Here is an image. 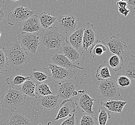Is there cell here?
I'll return each instance as SVG.
<instances>
[{
    "instance_id": "6da1fadb",
    "label": "cell",
    "mask_w": 135,
    "mask_h": 125,
    "mask_svg": "<svg viewBox=\"0 0 135 125\" xmlns=\"http://www.w3.org/2000/svg\"><path fill=\"white\" fill-rule=\"evenodd\" d=\"M6 54L9 69L13 70L24 68L30 60L27 52L22 48L17 41L11 42L6 50Z\"/></svg>"
},
{
    "instance_id": "7a4b0ae2",
    "label": "cell",
    "mask_w": 135,
    "mask_h": 125,
    "mask_svg": "<svg viewBox=\"0 0 135 125\" xmlns=\"http://www.w3.org/2000/svg\"><path fill=\"white\" fill-rule=\"evenodd\" d=\"M66 37L60 32L57 27L43 29L40 34V44L47 50H58L66 43Z\"/></svg>"
},
{
    "instance_id": "3957f363",
    "label": "cell",
    "mask_w": 135,
    "mask_h": 125,
    "mask_svg": "<svg viewBox=\"0 0 135 125\" xmlns=\"http://www.w3.org/2000/svg\"><path fill=\"white\" fill-rule=\"evenodd\" d=\"M27 96L19 90L9 87L8 90L2 97L1 104L3 108L13 112L23 106L26 103Z\"/></svg>"
},
{
    "instance_id": "277c9868",
    "label": "cell",
    "mask_w": 135,
    "mask_h": 125,
    "mask_svg": "<svg viewBox=\"0 0 135 125\" xmlns=\"http://www.w3.org/2000/svg\"><path fill=\"white\" fill-rule=\"evenodd\" d=\"M97 92L100 97L109 100L116 99L121 96L116 79L112 78L101 81L98 87Z\"/></svg>"
},
{
    "instance_id": "5b68a950",
    "label": "cell",
    "mask_w": 135,
    "mask_h": 125,
    "mask_svg": "<svg viewBox=\"0 0 135 125\" xmlns=\"http://www.w3.org/2000/svg\"><path fill=\"white\" fill-rule=\"evenodd\" d=\"M55 27L65 37H68L78 29V22L72 14H61L57 17Z\"/></svg>"
},
{
    "instance_id": "8992f818",
    "label": "cell",
    "mask_w": 135,
    "mask_h": 125,
    "mask_svg": "<svg viewBox=\"0 0 135 125\" xmlns=\"http://www.w3.org/2000/svg\"><path fill=\"white\" fill-rule=\"evenodd\" d=\"M17 41L26 51L35 55L40 44V34L21 33L17 36Z\"/></svg>"
},
{
    "instance_id": "52a82bcc",
    "label": "cell",
    "mask_w": 135,
    "mask_h": 125,
    "mask_svg": "<svg viewBox=\"0 0 135 125\" xmlns=\"http://www.w3.org/2000/svg\"><path fill=\"white\" fill-rule=\"evenodd\" d=\"M34 14L28 7L23 6L16 7L7 15V22L11 26H19Z\"/></svg>"
},
{
    "instance_id": "ba28073f",
    "label": "cell",
    "mask_w": 135,
    "mask_h": 125,
    "mask_svg": "<svg viewBox=\"0 0 135 125\" xmlns=\"http://www.w3.org/2000/svg\"><path fill=\"white\" fill-rule=\"evenodd\" d=\"M57 95L62 100L69 99L72 97L74 92L78 87V83L72 79H68L59 83H55Z\"/></svg>"
},
{
    "instance_id": "9c48e42d",
    "label": "cell",
    "mask_w": 135,
    "mask_h": 125,
    "mask_svg": "<svg viewBox=\"0 0 135 125\" xmlns=\"http://www.w3.org/2000/svg\"><path fill=\"white\" fill-rule=\"evenodd\" d=\"M48 65L50 76L55 83L71 79L75 74L72 70L62 68L54 64H49Z\"/></svg>"
},
{
    "instance_id": "30bf717a",
    "label": "cell",
    "mask_w": 135,
    "mask_h": 125,
    "mask_svg": "<svg viewBox=\"0 0 135 125\" xmlns=\"http://www.w3.org/2000/svg\"><path fill=\"white\" fill-rule=\"evenodd\" d=\"M37 105L40 110L51 111L57 109L59 104L58 95H51L38 97Z\"/></svg>"
},
{
    "instance_id": "8fae6325",
    "label": "cell",
    "mask_w": 135,
    "mask_h": 125,
    "mask_svg": "<svg viewBox=\"0 0 135 125\" xmlns=\"http://www.w3.org/2000/svg\"><path fill=\"white\" fill-rule=\"evenodd\" d=\"M42 30L38 16L34 14L27 18L20 27L21 33L40 34Z\"/></svg>"
},
{
    "instance_id": "7c38bea8",
    "label": "cell",
    "mask_w": 135,
    "mask_h": 125,
    "mask_svg": "<svg viewBox=\"0 0 135 125\" xmlns=\"http://www.w3.org/2000/svg\"><path fill=\"white\" fill-rule=\"evenodd\" d=\"M105 44L111 52L121 56H122L124 50L127 48V43L116 36H112L106 41Z\"/></svg>"
},
{
    "instance_id": "4fadbf2b",
    "label": "cell",
    "mask_w": 135,
    "mask_h": 125,
    "mask_svg": "<svg viewBox=\"0 0 135 125\" xmlns=\"http://www.w3.org/2000/svg\"><path fill=\"white\" fill-rule=\"evenodd\" d=\"M76 107V103L72 99H69L64 100L60 105L59 110L54 120H58L71 117L75 114Z\"/></svg>"
},
{
    "instance_id": "5bb4252c",
    "label": "cell",
    "mask_w": 135,
    "mask_h": 125,
    "mask_svg": "<svg viewBox=\"0 0 135 125\" xmlns=\"http://www.w3.org/2000/svg\"><path fill=\"white\" fill-rule=\"evenodd\" d=\"M96 41V34L93 25L87 23L83 28L82 48L87 52L89 48L92 46Z\"/></svg>"
},
{
    "instance_id": "9a60e30c",
    "label": "cell",
    "mask_w": 135,
    "mask_h": 125,
    "mask_svg": "<svg viewBox=\"0 0 135 125\" xmlns=\"http://www.w3.org/2000/svg\"><path fill=\"white\" fill-rule=\"evenodd\" d=\"M78 103H76L77 107L80 109L83 113H85L89 115H91L94 113L92 110L93 106L96 99L91 98L86 93H82L78 99Z\"/></svg>"
},
{
    "instance_id": "2e32d148",
    "label": "cell",
    "mask_w": 135,
    "mask_h": 125,
    "mask_svg": "<svg viewBox=\"0 0 135 125\" xmlns=\"http://www.w3.org/2000/svg\"><path fill=\"white\" fill-rule=\"evenodd\" d=\"M117 75H124L135 80V55H129L124 58L122 68Z\"/></svg>"
},
{
    "instance_id": "e0dca14e",
    "label": "cell",
    "mask_w": 135,
    "mask_h": 125,
    "mask_svg": "<svg viewBox=\"0 0 135 125\" xmlns=\"http://www.w3.org/2000/svg\"><path fill=\"white\" fill-rule=\"evenodd\" d=\"M51 57L54 64L62 67V68L71 70H72L73 69L83 70L84 69V68L83 67L76 65L64 55L60 53L52 54L51 55Z\"/></svg>"
},
{
    "instance_id": "ac0fdd59",
    "label": "cell",
    "mask_w": 135,
    "mask_h": 125,
    "mask_svg": "<svg viewBox=\"0 0 135 125\" xmlns=\"http://www.w3.org/2000/svg\"><path fill=\"white\" fill-rule=\"evenodd\" d=\"M30 79L35 82L37 85L45 83L49 79L50 72L48 69L44 68H40L37 67L31 71L29 75Z\"/></svg>"
},
{
    "instance_id": "d6986e66",
    "label": "cell",
    "mask_w": 135,
    "mask_h": 125,
    "mask_svg": "<svg viewBox=\"0 0 135 125\" xmlns=\"http://www.w3.org/2000/svg\"><path fill=\"white\" fill-rule=\"evenodd\" d=\"M126 104H127V102L108 100L100 102V106L107 109L110 113L121 114Z\"/></svg>"
},
{
    "instance_id": "ffe728a7",
    "label": "cell",
    "mask_w": 135,
    "mask_h": 125,
    "mask_svg": "<svg viewBox=\"0 0 135 125\" xmlns=\"http://www.w3.org/2000/svg\"><path fill=\"white\" fill-rule=\"evenodd\" d=\"M83 28H78L70 35L66 37L65 41L76 50L80 48L82 45Z\"/></svg>"
},
{
    "instance_id": "44dd1931",
    "label": "cell",
    "mask_w": 135,
    "mask_h": 125,
    "mask_svg": "<svg viewBox=\"0 0 135 125\" xmlns=\"http://www.w3.org/2000/svg\"><path fill=\"white\" fill-rule=\"evenodd\" d=\"M6 123L7 125H33L24 115L15 112L10 114Z\"/></svg>"
},
{
    "instance_id": "7402d4cb",
    "label": "cell",
    "mask_w": 135,
    "mask_h": 125,
    "mask_svg": "<svg viewBox=\"0 0 135 125\" xmlns=\"http://www.w3.org/2000/svg\"><path fill=\"white\" fill-rule=\"evenodd\" d=\"M61 50L64 55L73 63L79 61L82 57V54L67 43L62 45Z\"/></svg>"
},
{
    "instance_id": "603a6c76",
    "label": "cell",
    "mask_w": 135,
    "mask_h": 125,
    "mask_svg": "<svg viewBox=\"0 0 135 125\" xmlns=\"http://www.w3.org/2000/svg\"><path fill=\"white\" fill-rule=\"evenodd\" d=\"M30 79V76H24L21 75L11 76L6 79L7 84L16 90H20L22 85L27 80Z\"/></svg>"
},
{
    "instance_id": "cb8c5ba5",
    "label": "cell",
    "mask_w": 135,
    "mask_h": 125,
    "mask_svg": "<svg viewBox=\"0 0 135 125\" xmlns=\"http://www.w3.org/2000/svg\"><path fill=\"white\" fill-rule=\"evenodd\" d=\"M37 84L31 79L27 80L22 85L20 91L26 96L37 99L35 92Z\"/></svg>"
},
{
    "instance_id": "d4e9b609",
    "label": "cell",
    "mask_w": 135,
    "mask_h": 125,
    "mask_svg": "<svg viewBox=\"0 0 135 125\" xmlns=\"http://www.w3.org/2000/svg\"><path fill=\"white\" fill-rule=\"evenodd\" d=\"M38 19L42 28L43 29H47L51 27L52 25L54 24L56 21L57 17L43 12L38 16Z\"/></svg>"
},
{
    "instance_id": "484cf974",
    "label": "cell",
    "mask_w": 135,
    "mask_h": 125,
    "mask_svg": "<svg viewBox=\"0 0 135 125\" xmlns=\"http://www.w3.org/2000/svg\"><path fill=\"white\" fill-rule=\"evenodd\" d=\"M108 47L103 41H96L92 45L89 51V54L93 57L95 55L100 56L104 52L108 51Z\"/></svg>"
},
{
    "instance_id": "4316f807",
    "label": "cell",
    "mask_w": 135,
    "mask_h": 125,
    "mask_svg": "<svg viewBox=\"0 0 135 125\" xmlns=\"http://www.w3.org/2000/svg\"><path fill=\"white\" fill-rule=\"evenodd\" d=\"M95 78L99 81H103L112 78L109 68L105 65H100L96 72Z\"/></svg>"
},
{
    "instance_id": "83f0119b",
    "label": "cell",
    "mask_w": 135,
    "mask_h": 125,
    "mask_svg": "<svg viewBox=\"0 0 135 125\" xmlns=\"http://www.w3.org/2000/svg\"><path fill=\"white\" fill-rule=\"evenodd\" d=\"M124 59L122 56L114 55L109 60V64L114 72H118L122 68Z\"/></svg>"
},
{
    "instance_id": "f1b7e54d",
    "label": "cell",
    "mask_w": 135,
    "mask_h": 125,
    "mask_svg": "<svg viewBox=\"0 0 135 125\" xmlns=\"http://www.w3.org/2000/svg\"><path fill=\"white\" fill-rule=\"evenodd\" d=\"M37 98L41 96H45L48 95H53L49 85L47 83H43L37 85L35 92Z\"/></svg>"
},
{
    "instance_id": "f546056e",
    "label": "cell",
    "mask_w": 135,
    "mask_h": 125,
    "mask_svg": "<svg viewBox=\"0 0 135 125\" xmlns=\"http://www.w3.org/2000/svg\"><path fill=\"white\" fill-rule=\"evenodd\" d=\"M9 69L7 59L4 47L0 46V75L6 72Z\"/></svg>"
},
{
    "instance_id": "4dcf8cb0",
    "label": "cell",
    "mask_w": 135,
    "mask_h": 125,
    "mask_svg": "<svg viewBox=\"0 0 135 125\" xmlns=\"http://www.w3.org/2000/svg\"><path fill=\"white\" fill-rule=\"evenodd\" d=\"M111 118L110 112L107 109L100 106L99 109L98 124L99 125H106L108 119Z\"/></svg>"
},
{
    "instance_id": "1f68e13d",
    "label": "cell",
    "mask_w": 135,
    "mask_h": 125,
    "mask_svg": "<svg viewBox=\"0 0 135 125\" xmlns=\"http://www.w3.org/2000/svg\"><path fill=\"white\" fill-rule=\"evenodd\" d=\"M79 125H99L98 120L91 115H84L80 120Z\"/></svg>"
},
{
    "instance_id": "d6a6232c",
    "label": "cell",
    "mask_w": 135,
    "mask_h": 125,
    "mask_svg": "<svg viewBox=\"0 0 135 125\" xmlns=\"http://www.w3.org/2000/svg\"><path fill=\"white\" fill-rule=\"evenodd\" d=\"M117 83L119 87L126 88L132 84V80L124 75H119L116 80Z\"/></svg>"
},
{
    "instance_id": "836d02e7",
    "label": "cell",
    "mask_w": 135,
    "mask_h": 125,
    "mask_svg": "<svg viewBox=\"0 0 135 125\" xmlns=\"http://www.w3.org/2000/svg\"><path fill=\"white\" fill-rule=\"evenodd\" d=\"M60 125H79L78 118L75 117V114H73L71 117H68Z\"/></svg>"
},
{
    "instance_id": "e575fe53",
    "label": "cell",
    "mask_w": 135,
    "mask_h": 125,
    "mask_svg": "<svg viewBox=\"0 0 135 125\" xmlns=\"http://www.w3.org/2000/svg\"><path fill=\"white\" fill-rule=\"evenodd\" d=\"M7 21V13L3 9H0V27H3Z\"/></svg>"
},
{
    "instance_id": "d590c367",
    "label": "cell",
    "mask_w": 135,
    "mask_h": 125,
    "mask_svg": "<svg viewBox=\"0 0 135 125\" xmlns=\"http://www.w3.org/2000/svg\"><path fill=\"white\" fill-rule=\"evenodd\" d=\"M118 12L120 14L123 15L124 16L126 17L129 13L130 10L128 8H120L118 7Z\"/></svg>"
},
{
    "instance_id": "8d00e7d4",
    "label": "cell",
    "mask_w": 135,
    "mask_h": 125,
    "mask_svg": "<svg viewBox=\"0 0 135 125\" xmlns=\"http://www.w3.org/2000/svg\"><path fill=\"white\" fill-rule=\"evenodd\" d=\"M127 7L129 8L132 10L135 9V1L129 0L127 1Z\"/></svg>"
},
{
    "instance_id": "74e56055",
    "label": "cell",
    "mask_w": 135,
    "mask_h": 125,
    "mask_svg": "<svg viewBox=\"0 0 135 125\" xmlns=\"http://www.w3.org/2000/svg\"><path fill=\"white\" fill-rule=\"evenodd\" d=\"M116 4L119 6L120 8H127V1H119L116 3Z\"/></svg>"
},
{
    "instance_id": "f35d334b",
    "label": "cell",
    "mask_w": 135,
    "mask_h": 125,
    "mask_svg": "<svg viewBox=\"0 0 135 125\" xmlns=\"http://www.w3.org/2000/svg\"><path fill=\"white\" fill-rule=\"evenodd\" d=\"M18 1H8V0H6V1H2V3L5 5L6 6L8 4H10L11 3H16V2H18Z\"/></svg>"
},
{
    "instance_id": "ab89813d",
    "label": "cell",
    "mask_w": 135,
    "mask_h": 125,
    "mask_svg": "<svg viewBox=\"0 0 135 125\" xmlns=\"http://www.w3.org/2000/svg\"><path fill=\"white\" fill-rule=\"evenodd\" d=\"M3 3H2V0H0V8L1 7V6L2 5Z\"/></svg>"
},
{
    "instance_id": "60d3db41",
    "label": "cell",
    "mask_w": 135,
    "mask_h": 125,
    "mask_svg": "<svg viewBox=\"0 0 135 125\" xmlns=\"http://www.w3.org/2000/svg\"><path fill=\"white\" fill-rule=\"evenodd\" d=\"M1 35H2V32L0 31V38L1 37Z\"/></svg>"
},
{
    "instance_id": "b9f144b4",
    "label": "cell",
    "mask_w": 135,
    "mask_h": 125,
    "mask_svg": "<svg viewBox=\"0 0 135 125\" xmlns=\"http://www.w3.org/2000/svg\"><path fill=\"white\" fill-rule=\"evenodd\" d=\"M3 125V124H1V125Z\"/></svg>"
},
{
    "instance_id": "7bdbcfd3",
    "label": "cell",
    "mask_w": 135,
    "mask_h": 125,
    "mask_svg": "<svg viewBox=\"0 0 135 125\" xmlns=\"http://www.w3.org/2000/svg\"></svg>"
}]
</instances>
